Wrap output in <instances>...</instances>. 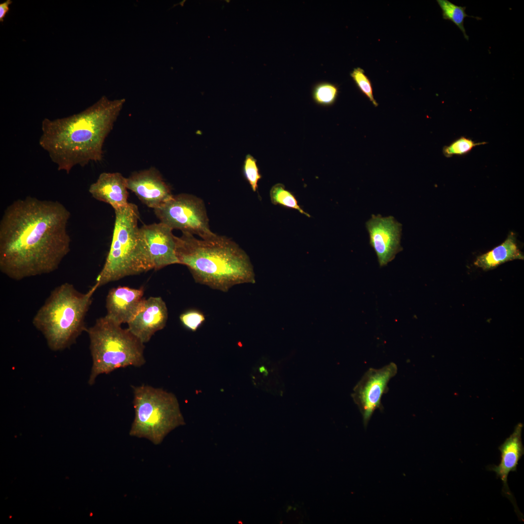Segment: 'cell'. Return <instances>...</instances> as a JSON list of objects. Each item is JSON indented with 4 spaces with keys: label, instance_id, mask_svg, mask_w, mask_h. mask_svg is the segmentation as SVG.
I'll return each mask as SVG.
<instances>
[{
    "label": "cell",
    "instance_id": "20",
    "mask_svg": "<svg viewBox=\"0 0 524 524\" xmlns=\"http://www.w3.org/2000/svg\"><path fill=\"white\" fill-rule=\"evenodd\" d=\"M338 93V87L336 84L328 82H321L313 86L311 95L316 104L329 106L335 103Z\"/></svg>",
    "mask_w": 524,
    "mask_h": 524
},
{
    "label": "cell",
    "instance_id": "25",
    "mask_svg": "<svg viewBox=\"0 0 524 524\" xmlns=\"http://www.w3.org/2000/svg\"><path fill=\"white\" fill-rule=\"evenodd\" d=\"M12 3L11 0H7L0 4V21L2 22L3 18L9 10V5Z\"/></svg>",
    "mask_w": 524,
    "mask_h": 524
},
{
    "label": "cell",
    "instance_id": "24",
    "mask_svg": "<svg viewBox=\"0 0 524 524\" xmlns=\"http://www.w3.org/2000/svg\"><path fill=\"white\" fill-rule=\"evenodd\" d=\"M180 320L185 328L192 331H196L204 323L206 318L204 313L199 310L190 309L180 315Z\"/></svg>",
    "mask_w": 524,
    "mask_h": 524
},
{
    "label": "cell",
    "instance_id": "18",
    "mask_svg": "<svg viewBox=\"0 0 524 524\" xmlns=\"http://www.w3.org/2000/svg\"><path fill=\"white\" fill-rule=\"evenodd\" d=\"M437 1L442 9L443 18L450 20L456 25L463 33L464 38L468 41L469 36L463 25L465 18L473 17L477 20L481 18L468 16L465 12L466 7L458 6L448 0H437Z\"/></svg>",
    "mask_w": 524,
    "mask_h": 524
},
{
    "label": "cell",
    "instance_id": "5",
    "mask_svg": "<svg viewBox=\"0 0 524 524\" xmlns=\"http://www.w3.org/2000/svg\"><path fill=\"white\" fill-rule=\"evenodd\" d=\"M114 210L112 243L105 263L93 285L96 289L125 277L154 269L147 246L138 226V207L129 203Z\"/></svg>",
    "mask_w": 524,
    "mask_h": 524
},
{
    "label": "cell",
    "instance_id": "16",
    "mask_svg": "<svg viewBox=\"0 0 524 524\" xmlns=\"http://www.w3.org/2000/svg\"><path fill=\"white\" fill-rule=\"evenodd\" d=\"M127 178L118 172H103L91 184L89 192L96 199L108 203L114 210L126 206L129 202Z\"/></svg>",
    "mask_w": 524,
    "mask_h": 524
},
{
    "label": "cell",
    "instance_id": "7",
    "mask_svg": "<svg viewBox=\"0 0 524 524\" xmlns=\"http://www.w3.org/2000/svg\"><path fill=\"white\" fill-rule=\"evenodd\" d=\"M132 389L135 415L130 436L158 445L170 431L185 424L174 394L146 385Z\"/></svg>",
    "mask_w": 524,
    "mask_h": 524
},
{
    "label": "cell",
    "instance_id": "9",
    "mask_svg": "<svg viewBox=\"0 0 524 524\" xmlns=\"http://www.w3.org/2000/svg\"><path fill=\"white\" fill-rule=\"evenodd\" d=\"M397 372V366L393 362L379 369L370 368L354 388L352 396L361 414L365 427L376 409H383L382 397L388 392V383Z\"/></svg>",
    "mask_w": 524,
    "mask_h": 524
},
{
    "label": "cell",
    "instance_id": "17",
    "mask_svg": "<svg viewBox=\"0 0 524 524\" xmlns=\"http://www.w3.org/2000/svg\"><path fill=\"white\" fill-rule=\"evenodd\" d=\"M524 259V256L517 245L515 234L511 232L503 243L478 256L474 263L476 266L487 271L508 261Z\"/></svg>",
    "mask_w": 524,
    "mask_h": 524
},
{
    "label": "cell",
    "instance_id": "10",
    "mask_svg": "<svg viewBox=\"0 0 524 524\" xmlns=\"http://www.w3.org/2000/svg\"><path fill=\"white\" fill-rule=\"evenodd\" d=\"M366 228L380 266L386 265L402 250V224L393 216L372 214L366 222Z\"/></svg>",
    "mask_w": 524,
    "mask_h": 524
},
{
    "label": "cell",
    "instance_id": "14",
    "mask_svg": "<svg viewBox=\"0 0 524 524\" xmlns=\"http://www.w3.org/2000/svg\"><path fill=\"white\" fill-rule=\"evenodd\" d=\"M168 310L161 297L144 299L133 318L127 324L128 328L143 344L147 343L157 331L166 325Z\"/></svg>",
    "mask_w": 524,
    "mask_h": 524
},
{
    "label": "cell",
    "instance_id": "19",
    "mask_svg": "<svg viewBox=\"0 0 524 524\" xmlns=\"http://www.w3.org/2000/svg\"><path fill=\"white\" fill-rule=\"evenodd\" d=\"M270 197L271 202L275 205H279L283 207L297 210L301 213L310 217L311 215L305 212L299 206L294 195L285 189L281 183H277L273 186L270 191Z\"/></svg>",
    "mask_w": 524,
    "mask_h": 524
},
{
    "label": "cell",
    "instance_id": "6",
    "mask_svg": "<svg viewBox=\"0 0 524 524\" xmlns=\"http://www.w3.org/2000/svg\"><path fill=\"white\" fill-rule=\"evenodd\" d=\"M121 325L105 315L86 329L93 361L89 385H92L99 375L130 366L140 367L145 363L144 344Z\"/></svg>",
    "mask_w": 524,
    "mask_h": 524
},
{
    "label": "cell",
    "instance_id": "12",
    "mask_svg": "<svg viewBox=\"0 0 524 524\" xmlns=\"http://www.w3.org/2000/svg\"><path fill=\"white\" fill-rule=\"evenodd\" d=\"M523 427V424H517L512 433L498 447L501 453V460L499 465H491L488 466L487 468L489 470L495 473L497 477L502 480L503 495L510 501L519 519L523 521V514L519 510L515 497L509 490L508 484L509 473L517 471L519 461L524 454V447L521 437Z\"/></svg>",
    "mask_w": 524,
    "mask_h": 524
},
{
    "label": "cell",
    "instance_id": "15",
    "mask_svg": "<svg viewBox=\"0 0 524 524\" xmlns=\"http://www.w3.org/2000/svg\"><path fill=\"white\" fill-rule=\"evenodd\" d=\"M144 290L118 286L110 290L106 300V316L121 325L128 324L142 305Z\"/></svg>",
    "mask_w": 524,
    "mask_h": 524
},
{
    "label": "cell",
    "instance_id": "2",
    "mask_svg": "<svg viewBox=\"0 0 524 524\" xmlns=\"http://www.w3.org/2000/svg\"><path fill=\"white\" fill-rule=\"evenodd\" d=\"M125 101L102 96L81 112L42 121L40 146L59 171L68 174L76 165L84 166L103 158V146Z\"/></svg>",
    "mask_w": 524,
    "mask_h": 524
},
{
    "label": "cell",
    "instance_id": "11",
    "mask_svg": "<svg viewBox=\"0 0 524 524\" xmlns=\"http://www.w3.org/2000/svg\"><path fill=\"white\" fill-rule=\"evenodd\" d=\"M127 185L142 202L153 209L173 196L170 186L154 167L132 173L127 178Z\"/></svg>",
    "mask_w": 524,
    "mask_h": 524
},
{
    "label": "cell",
    "instance_id": "21",
    "mask_svg": "<svg viewBox=\"0 0 524 524\" xmlns=\"http://www.w3.org/2000/svg\"><path fill=\"white\" fill-rule=\"evenodd\" d=\"M486 142H476L472 139L461 136L442 148V153L447 158L453 156H461L468 154L475 147L484 145Z\"/></svg>",
    "mask_w": 524,
    "mask_h": 524
},
{
    "label": "cell",
    "instance_id": "8",
    "mask_svg": "<svg viewBox=\"0 0 524 524\" xmlns=\"http://www.w3.org/2000/svg\"><path fill=\"white\" fill-rule=\"evenodd\" d=\"M154 211L160 222L172 229L197 235L203 239L212 238L216 234L210 229L203 201L193 195H173Z\"/></svg>",
    "mask_w": 524,
    "mask_h": 524
},
{
    "label": "cell",
    "instance_id": "3",
    "mask_svg": "<svg viewBox=\"0 0 524 524\" xmlns=\"http://www.w3.org/2000/svg\"><path fill=\"white\" fill-rule=\"evenodd\" d=\"M179 263L185 265L196 282L223 292L243 283H254L253 267L246 252L229 238L216 234L206 239L182 232L175 236Z\"/></svg>",
    "mask_w": 524,
    "mask_h": 524
},
{
    "label": "cell",
    "instance_id": "4",
    "mask_svg": "<svg viewBox=\"0 0 524 524\" xmlns=\"http://www.w3.org/2000/svg\"><path fill=\"white\" fill-rule=\"evenodd\" d=\"M97 289L93 286L86 293L69 283L54 289L33 319L52 351L65 349L86 330L84 319Z\"/></svg>",
    "mask_w": 524,
    "mask_h": 524
},
{
    "label": "cell",
    "instance_id": "22",
    "mask_svg": "<svg viewBox=\"0 0 524 524\" xmlns=\"http://www.w3.org/2000/svg\"><path fill=\"white\" fill-rule=\"evenodd\" d=\"M243 172L244 177L249 183L254 192L258 189V183L262 176L257 164L256 160L251 155L247 154L245 159Z\"/></svg>",
    "mask_w": 524,
    "mask_h": 524
},
{
    "label": "cell",
    "instance_id": "23",
    "mask_svg": "<svg viewBox=\"0 0 524 524\" xmlns=\"http://www.w3.org/2000/svg\"><path fill=\"white\" fill-rule=\"evenodd\" d=\"M350 76L360 91L368 98L375 107L377 106L378 104L373 94L371 83L365 74L364 70L360 67L355 68L350 73Z\"/></svg>",
    "mask_w": 524,
    "mask_h": 524
},
{
    "label": "cell",
    "instance_id": "13",
    "mask_svg": "<svg viewBox=\"0 0 524 524\" xmlns=\"http://www.w3.org/2000/svg\"><path fill=\"white\" fill-rule=\"evenodd\" d=\"M140 229L147 246L154 269L179 264L176 254L175 236L172 229L160 222L144 225Z\"/></svg>",
    "mask_w": 524,
    "mask_h": 524
},
{
    "label": "cell",
    "instance_id": "1",
    "mask_svg": "<svg viewBox=\"0 0 524 524\" xmlns=\"http://www.w3.org/2000/svg\"><path fill=\"white\" fill-rule=\"evenodd\" d=\"M70 213L57 201H13L0 221V270L16 280L51 273L70 250Z\"/></svg>",
    "mask_w": 524,
    "mask_h": 524
}]
</instances>
